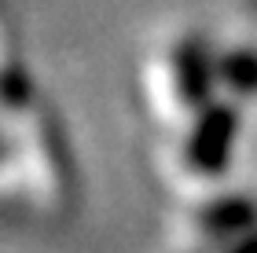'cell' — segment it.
<instances>
[{
    "instance_id": "1",
    "label": "cell",
    "mask_w": 257,
    "mask_h": 253,
    "mask_svg": "<svg viewBox=\"0 0 257 253\" xmlns=\"http://www.w3.org/2000/svg\"><path fill=\"white\" fill-rule=\"evenodd\" d=\"M0 194L8 209L30 220L55 224L74 209L77 180L63 125L37 96L33 81L19 74L15 52L8 48L4 66V158H0Z\"/></svg>"
},
{
    "instance_id": "2",
    "label": "cell",
    "mask_w": 257,
    "mask_h": 253,
    "mask_svg": "<svg viewBox=\"0 0 257 253\" xmlns=\"http://www.w3.org/2000/svg\"><path fill=\"white\" fill-rule=\"evenodd\" d=\"M140 96L162 132H180L217 99L213 52L191 33H173L151 44L140 63Z\"/></svg>"
},
{
    "instance_id": "3",
    "label": "cell",
    "mask_w": 257,
    "mask_h": 253,
    "mask_svg": "<svg viewBox=\"0 0 257 253\" xmlns=\"http://www.w3.org/2000/svg\"><path fill=\"white\" fill-rule=\"evenodd\" d=\"M235 136H239V107L217 96L195 121H188L180 132L169 136V147L162 154L169 176L184 191L202 194L209 183L224 176L231 151H235Z\"/></svg>"
},
{
    "instance_id": "4",
    "label": "cell",
    "mask_w": 257,
    "mask_h": 253,
    "mask_svg": "<svg viewBox=\"0 0 257 253\" xmlns=\"http://www.w3.org/2000/svg\"><path fill=\"white\" fill-rule=\"evenodd\" d=\"M257 231V209L253 202L239 198V194H195V202L180 213L173 224V238L177 249L184 253H206L224 242Z\"/></svg>"
},
{
    "instance_id": "5",
    "label": "cell",
    "mask_w": 257,
    "mask_h": 253,
    "mask_svg": "<svg viewBox=\"0 0 257 253\" xmlns=\"http://www.w3.org/2000/svg\"><path fill=\"white\" fill-rule=\"evenodd\" d=\"M213 74H217V96L242 107L246 99L257 96V52L253 48H231L213 55Z\"/></svg>"
},
{
    "instance_id": "6",
    "label": "cell",
    "mask_w": 257,
    "mask_h": 253,
    "mask_svg": "<svg viewBox=\"0 0 257 253\" xmlns=\"http://www.w3.org/2000/svg\"><path fill=\"white\" fill-rule=\"evenodd\" d=\"M206 253H257V231L235 238V242H224V246H217V249H206Z\"/></svg>"
}]
</instances>
